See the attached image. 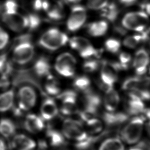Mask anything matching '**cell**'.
Listing matches in <instances>:
<instances>
[{"mask_svg":"<svg viewBox=\"0 0 150 150\" xmlns=\"http://www.w3.org/2000/svg\"><path fill=\"white\" fill-rule=\"evenodd\" d=\"M146 122L141 115L134 116L124 124L120 131V137L127 146L140 142L145 131Z\"/></svg>","mask_w":150,"mask_h":150,"instance_id":"6da1fadb","label":"cell"},{"mask_svg":"<svg viewBox=\"0 0 150 150\" xmlns=\"http://www.w3.org/2000/svg\"><path fill=\"white\" fill-rule=\"evenodd\" d=\"M61 131L67 142L74 145L83 142L90 136L86 132L83 122L72 118L64 120Z\"/></svg>","mask_w":150,"mask_h":150,"instance_id":"7a4b0ae2","label":"cell"},{"mask_svg":"<svg viewBox=\"0 0 150 150\" xmlns=\"http://www.w3.org/2000/svg\"><path fill=\"white\" fill-rule=\"evenodd\" d=\"M16 98L17 105L14 108V113L17 116H20L25 112L28 111L35 107L37 103V92L31 86L23 85L18 88Z\"/></svg>","mask_w":150,"mask_h":150,"instance_id":"3957f363","label":"cell"},{"mask_svg":"<svg viewBox=\"0 0 150 150\" xmlns=\"http://www.w3.org/2000/svg\"><path fill=\"white\" fill-rule=\"evenodd\" d=\"M69 40V38L66 33L59 29L51 28L41 35L38 44L47 50L54 51L64 47Z\"/></svg>","mask_w":150,"mask_h":150,"instance_id":"277c9868","label":"cell"},{"mask_svg":"<svg viewBox=\"0 0 150 150\" xmlns=\"http://www.w3.org/2000/svg\"><path fill=\"white\" fill-rule=\"evenodd\" d=\"M149 16L144 11L129 12L122 19V26L125 30L142 33L148 27Z\"/></svg>","mask_w":150,"mask_h":150,"instance_id":"5b68a950","label":"cell"},{"mask_svg":"<svg viewBox=\"0 0 150 150\" xmlns=\"http://www.w3.org/2000/svg\"><path fill=\"white\" fill-rule=\"evenodd\" d=\"M69 45L72 49L77 51L83 59H90L98 57L101 51L96 49L88 40L83 37H74L69 40Z\"/></svg>","mask_w":150,"mask_h":150,"instance_id":"8992f818","label":"cell"},{"mask_svg":"<svg viewBox=\"0 0 150 150\" xmlns=\"http://www.w3.org/2000/svg\"><path fill=\"white\" fill-rule=\"evenodd\" d=\"M35 52V47L31 41L16 43L12 51V61L17 65H26L32 60Z\"/></svg>","mask_w":150,"mask_h":150,"instance_id":"52a82bcc","label":"cell"},{"mask_svg":"<svg viewBox=\"0 0 150 150\" xmlns=\"http://www.w3.org/2000/svg\"><path fill=\"white\" fill-rule=\"evenodd\" d=\"M76 60L70 53H62L57 57L54 68L59 75L65 77L73 76L76 71Z\"/></svg>","mask_w":150,"mask_h":150,"instance_id":"ba28073f","label":"cell"},{"mask_svg":"<svg viewBox=\"0 0 150 150\" xmlns=\"http://www.w3.org/2000/svg\"><path fill=\"white\" fill-rule=\"evenodd\" d=\"M100 70V81L101 87L103 89H107L113 87L118 81V73L119 70L116 62L101 61Z\"/></svg>","mask_w":150,"mask_h":150,"instance_id":"9c48e42d","label":"cell"},{"mask_svg":"<svg viewBox=\"0 0 150 150\" xmlns=\"http://www.w3.org/2000/svg\"><path fill=\"white\" fill-rule=\"evenodd\" d=\"M57 100L61 102L60 112L63 115L70 116L76 114L77 111V94L76 92L67 90L61 92L57 96Z\"/></svg>","mask_w":150,"mask_h":150,"instance_id":"30bf717a","label":"cell"},{"mask_svg":"<svg viewBox=\"0 0 150 150\" xmlns=\"http://www.w3.org/2000/svg\"><path fill=\"white\" fill-rule=\"evenodd\" d=\"M132 63L136 75H146L150 66V55L148 51L144 48L138 49L132 59Z\"/></svg>","mask_w":150,"mask_h":150,"instance_id":"8fae6325","label":"cell"},{"mask_svg":"<svg viewBox=\"0 0 150 150\" xmlns=\"http://www.w3.org/2000/svg\"><path fill=\"white\" fill-rule=\"evenodd\" d=\"M87 17V11L83 6L81 5L73 6L67 20L68 30L72 33L79 30L85 24Z\"/></svg>","mask_w":150,"mask_h":150,"instance_id":"7c38bea8","label":"cell"},{"mask_svg":"<svg viewBox=\"0 0 150 150\" xmlns=\"http://www.w3.org/2000/svg\"><path fill=\"white\" fill-rule=\"evenodd\" d=\"M2 18L8 28L14 32L20 33L28 29V19L27 16H24L17 12L12 14L4 13Z\"/></svg>","mask_w":150,"mask_h":150,"instance_id":"4fadbf2b","label":"cell"},{"mask_svg":"<svg viewBox=\"0 0 150 150\" xmlns=\"http://www.w3.org/2000/svg\"><path fill=\"white\" fill-rule=\"evenodd\" d=\"M11 146L13 150H37L38 142L28 134L16 133L11 139Z\"/></svg>","mask_w":150,"mask_h":150,"instance_id":"5bb4252c","label":"cell"},{"mask_svg":"<svg viewBox=\"0 0 150 150\" xmlns=\"http://www.w3.org/2000/svg\"><path fill=\"white\" fill-rule=\"evenodd\" d=\"M67 141L61 131L48 128L46 132V138L43 140V144L48 150L65 147Z\"/></svg>","mask_w":150,"mask_h":150,"instance_id":"9a60e30c","label":"cell"},{"mask_svg":"<svg viewBox=\"0 0 150 150\" xmlns=\"http://www.w3.org/2000/svg\"><path fill=\"white\" fill-rule=\"evenodd\" d=\"M23 127L30 134H39L45 129V120L35 114H29L25 118Z\"/></svg>","mask_w":150,"mask_h":150,"instance_id":"2e32d148","label":"cell"},{"mask_svg":"<svg viewBox=\"0 0 150 150\" xmlns=\"http://www.w3.org/2000/svg\"><path fill=\"white\" fill-rule=\"evenodd\" d=\"M126 111L129 115H141L146 109L144 101L137 96L131 93H128V98L126 105Z\"/></svg>","mask_w":150,"mask_h":150,"instance_id":"e0dca14e","label":"cell"},{"mask_svg":"<svg viewBox=\"0 0 150 150\" xmlns=\"http://www.w3.org/2000/svg\"><path fill=\"white\" fill-rule=\"evenodd\" d=\"M129 115L123 112H105L103 115L105 125L111 127L124 125L129 120Z\"/></svg>","mask_w":150,"mask_h":150,"instance_id":"ac0fdd59","label":"cell"},{"mask_svg":"<svg viewBox=\"0 0 150 150\" xmlns=\"http://www.w3.org/2000/svg\"><path fill=\"white\" fill-rule=\"evenodd\" d=\"M50 62L46 56L39 57L35 61L33 67V71L34 75L37 77H47L51 74Z\"/></svg>","mask_w":150,"mask_h":150,"instance_id":"d6986e66","label":"cell"},{"mask_svg":"<svg viewBox=\"0 0 150 150\" xmlns=\"http://www.w3.org/2000/svg\"><path fill=\"white\" fill-rule=\"evenodd\" d=\"M41 116L45 121H50L58 114L59 109L54 100L47 98L41 105Z\"/></svg>","mask_w":150,"mask_h":150,"instance_id":"ffe728a7","label":"cell"},{"mask_svg":"<svg viewBox=\"0 0 150 150\" xmlns=\"http://www.w3.org/2000/svg\"><path fill=\"white\" fill-rule=\"evenodd\" d=\"M127 146L119 136H110L101 140L96 150H127Z\"/></svg>","mask_w":150,"mask_h":150,"instance_id":"44dd1931","label":"cell"},{"mask_svg":"<svg viewBox=\"0 0 150 150\" xmlns=\"http://www.w3.org/2000/svg\"><path fill=\"white\" fill-rule=\"evenodd\" d=\"M120 100L119 94L113 87L105 90L103 98V105L107 111H115L120 105Z\"/></svg>","mask_w":150,"mask_h":150,"instance_id":"7402d4cb","label":"cell"},{"mask_svg":"<svg viewBox=\"0 0 150 150\" xmlns=\"http://www.w3.org/2000/svg\"><path fill=\"white\" fill-rule=\"evenodd\" d=\"M86 131L89 136L96 137L103 132L105 124L98 118L93 117L85 122Z\"/></svg>","mask_w":150,"mask_h":150,"instance_id":"603a6c76","label":"cell"},{"mask_svg":"<svg viewBox=\"0 0 150 150\" xmlns=\"http://www.w3.org/2000/svg\"><path fill=\"white\" fill-rule=\"evenodd\" d=\"M16 133V126L14 122L8 118L0 120V136L7 139H11Z\"/></svg>","mask_w":150,"mask_h":150,"instance_id":"cb8c5ba5","label":"cell"},{"mask_svg":"<svg viewBox=\"0 0 150 150\" xmlns=\"http://www.w3.org/2000/svg\"><path fill=\"white\" fill-rule=\"evenodd\" d=\"M16 99L14 90L11 89L0 94V113L6 112L13 107Z\"/></svg>","mask_w":150,"mask_h":150,"instance_id":"d4e9b609","label":"cell"},{"mask_svg":"<svg viewBox=\"0 0 150 150\" xmlns=\"http://www.w3.org/2000/svg\"><path fill=\"white\" fill-rule=\"evenodd\" d=\"M108 27V23L107 21H100L88 25L87 26V31L92 37H101L107 33Z\"/></svg>","mask_w":150,"mask_h":150,"instance_id":"484cf974","label":"cell"},{"mask_svg":"<svg viewBox=\"0 0 150 150\" xmlns=\"http://www.w3.org/2000/svg\"><path fill=\"white\" fill-rule=\"evenodd\" d=\"M46 78L47 81L44 86L45 92L49 96H58L61 92V85L59 81L51 74Z\"/></svg>","mask_w":150,"mask_h":150,"instance_id":"4316f807","label":"cell"},{"mask_svg":"<svg viewBox=\"0 0 150 150\" xmlns=\"http://www.w3.org/2000/svg\"><path fill=\"white\" fill-rule=\"evenodd\" d=\"M73 86L78 91L85 93L91 90V81L86 75H79L74 79Z\"/></svg>","mask_w":150,"mask_h":150,"instance_id":"83f0119b","label":"cell"},{"mask_svg":"<svg viewBox=\"0 0 150 150\" xmlns=\"http://www.w3.org/2000/svg\"><path fill=\"white\" fill-rule=\"evenodd\" d=\"M146 42L141 33L129 35L124 39L122 44L125 47L131 49H135L142 43Z\"/></svg>","mask_w":150,"mask_h":150,"instance_id":"f1b7e54d","label":"cell"},{"mask_svg":"<svg viewBox=\"0 0 150 150\" xmlns=\"http://www.w3.org/2000/svg\"><path fill=\"white\" fill-rule=\"evenodd\" d=\"M119 14V10L115 4L113 3L108 4L103 9L101 16L106 18L111 22H113L116 20Z\"/></svg>","mask_w":150,"mask_h":150,"instance_id":"f546056e","label":"cell"},{"mask_svg":"<svg viewBox=\"0 0 150 150\" xmlns=\"http://www.w3.org/2000/svg\"><path fill=\"white\" fill-rule=\"evenodd\" d=\"M13 71L12 63L8 59L7 55L4 53L0 55V74L10 75Z\"/></svg>","mask_w":150,"mask_h":150,"instance_id":"4dcf8cb0","label":"cell"},{"mask_svg":"<svg viewBox=\"0 0 150 150\" xmlns=\"http://www.w3.org/2000/svg\"><path fill=\"white\" fill-rule=\"evenodd\" d=\"M122 44L120 41L116 38H109L104 43V47L108 52L112 54H117L120 52Z\"/></svg>","mask_w":150,"mask_h":150,"instance_id":"1f68e13d","label":"cell"},{"mask_svg":"<svg viewBox=\"0 0 150 150\" xmlns=\"http://www.w3.org/2000/svg\"><path fill=\"white\" fill-rule=\"evenodd\" d=\"M119 61L117 62L120 71H125L129 69L131 63L132 62V57L130 53L122 52L118 57Z\"/></svg>","mask_w":150,"mask_h":150,"instance_id":"d6a6232c","label":"cell"},{"mask_svg":"<svg viewBox=\"0 0 150 150\" xmlns=\"http://www.w3.org/2000/svg\"><path fill=\"white\" fill-rule=\"evenodd\" d=\"M101 62L96 59H87L83 63V69L88 73H94L98 70L101 66Z\"/></svg>","mask_w":150,"mask_h":150,"instance_id":"836d02e7","label":"cell"},{"mask_svg":"<svg viewBox=\"0 0 150 150\" xmlns=\"http://www.w3.org/2000/svg\"><path fill=\"white\" fill-rule=\"evenodd\" d=\"M28 29L29 31L37 30L41 25L42 21L40 16L36 14L31 13L28 16Z\"/></svg>","mask_w":150,"mask_h":150,"instance_id":"e575fe53","label":"cell"},{"mask_svg":"<svg viewBox=\"0 0 150 150\" xmlns=\"http://www.w3.org/2000/svg\"><path fill=\"white\" fill-rule=\"evenodd\" d=\"M48 11V16L51 20L54 21H59L62 19L64 17L62 9L60 6H55L53 8H49Z\"/></svg>","mask_w":150,"mask_h":150,"instance_id":"d590c367","label":"cell"},{"mask_svg":"<svg viewBox=\"0 0 150 150\" xmlns=\"http://www.w3.org/2000/svg\"><path fill=\"white\" fill-rule=\"evenodd\" d=\"M109 0H88L87 6L91 10L103 9L107 5Z\"/></svg>","mask_w":150,"mask_h":150,"instance_id":"8d00e7d4","label":"cell"},{"mask_svg":"<svg viewBox=\"0 0 150 150\" xmlns=\"http://www.w3.org/2000/svg\"><path fill=\"white\" fill-rule=\"evenodd\" d=\"M5 12L6 14H12L17 12L18 4L14 0H7L4 5Z\"/></svg>","mask_w":150,"mask_h":150,"instance_id":"74e56055","label":"cell"},{"mask_svg":"<svg viewBox=\"0 0 150 150\" xmlns=\"http://www.w3.org/2000/svg\"><path fill=\"white\" fill-rule=\"evenodd\" d=\"M9 42V36L8 33L0 28V50L4 49Z\"/></svg>","mask_w":150,"mask_h":150,"instance_id":"f35d334b","label":"cell"},{"mask_svg":"<svg viewBox=\"0 0 150 150\" xmlns=\"http://www.w3.org/2000/svg\"><path fill=\"white\" fill-rule=\"evenodd\" d=\"M10 75H1L0 77V90L3 91H6L8 90L9 87L11 80L10 79Z\"/></svg>","mask_w":150,"mask_h":150,"instance_id":"ab89813d","label":"cell"},{"mask_svg":"<svg viewBox=\"0 0 150 150\" xmlns=\"http://www.w3.org/2000/svg\"><path fill=\"white\" fill-rule=\"evenodd\" d=\"M43 0H34L33 7L35 10L39 11L43 10Z\"/></svg>","mask_w":150,"mask_h":150,"instance_id":"60d3db41","label":"cell"},{"mask_svg":"<svg viewBox=\"0 0 150 150\" xmlns=\"http://www.w3.org/2000/svg\"><path fill=\"white\" fill-rule=\"evenodd\" d=\"M142 11L150 16V2H144L140 5Z\"/></svg>","mask_w":150,"mask_h":150,"instance_id":"b9f144b4","label":"cell"},{"mask_svg":"<svg viewBox=\"0 0 150 150\" xmlns=\"http://www.w3.org/2000/svg\"><path fill=\"white\" fill-rule=\"evenodd\" d=\"M0 150H8V145L6 139L0 136Z\"/></svg>","mask_w":150,"mask_h":150,"instance_id":"7bdbcfd3","label":"cell"},{"mask_svg":"<svg viewBox=\"0 0 150 150\" xmlns=\"http://www.w3.org/2000/svg\"><path fill=\"white\" fill-rule=\"evenodd\" d=\"M127 150H146V146H141V142L137 144L129 146V149Z\"/></svg>","mask_w":150,"mask_h":150,"instance_id":"ee69618b","label":"cell"},{"mask_svg":"<svg viewBox=\"0 0 150 150\" xmlns=\"http://www.w3.org/2000/svg\"><path fill=\"white\" fill-rule=\"evenodd\" d=\"M120 1L124 6H129L135 4L137 0H120Z\"/></svg>","mask_w":150,"mask_h":150,"instance_id":"f6af8a7d","label":"cell"},{"mask_svg":"<svg viewBox=\"0 0 150 150\" xmlns=\"http://www.w3.org/2000/svg\"><path fill=\"white\" fill-rule=\"evenodd\" d=\"M144 132L146 133L147 136L150 139V120L147 121L145 124V131Z\"/></svg>","mask_w":150,"mask_h":150,"instance_id":"bcb514c9","label":"cell"},{"mask_svg":"<svg viewBox=\"0 0 150 150\" xmlns=\"http://www.w3.org/2000/svg\"><path fill=\"white\" fill-rule=\"evenodd\" d=\"M49 150H67V149L65 148V147H63V148H61L58 149H50Z\"/></svg>","mask_w":150,"mask_h":150,"instance_id":"7dc6e473","label":"cell"},{"mask_svg":"<svg viewBox=\"0 0 150 150\" xmlns=\"http://www.w3.org/2000/svg\"><path fill=\"white\" fill-rule=\"evenodd\" d=\"M81 0H67V1L69 2H71V3H76V2H78L80 1Z\"/></svg>","mask_w":150,"mask_h":150,"instance_id":"c3c4849f","label":"cell"},{"mask_svg":"<svg viewBox=\"0 0 150 150\" xmlns=\"http://www.w3.org/2000/svg\"><path fill=\"white\" fill-rule=\"evenodd\" d=\"M1 11H2V6H1V5L0 4V13L1 12Z\"/></svg>","mask_w":150,"mask_h":150,"instance_id":"681fc988","label":"cell"},{"mask_svg":"<svg viewBox=\"0 0 150 150\" xmlns=\"http://www.w3.org/2000/svg\"><path fill=\"white\" fill-rule=\"evenodd\" d=\"M149 41H150V43H149V46H150V40Z\"/></svg>","mask_w":150,"mask_h":150,"instance_id":"f907efd6","label":"cell"},{"mask_svg":"<svg viewBox=\"0 0 150 150\" xmlns=\"http://www.w3.org/2000/svg\"><path fill=\"white\" fill-rule=\"evenodd\" d=\"M150 70V68H149V70Z\"/></svg>","mask_w":150,"mask_h":150,"instance_id":"816d5d0a","label":"cell"},{"mask_svg":"<svg viewBox=\"0 0 150 150\" xmlns=\"http://www.w3.org/2000/svg\"></svg>","mask_w":150,"mask_h":150,"instance_id":"f5cc1de1","label":"cell"},{"mask_svg":"<svg viewBox=\"0 0 150 150\" xmlns=\"http://www.w3.org/2000/svg\"></svg>","mask_w":150,"mask_h":150,"instance_id":"db71d44e","label":"cell"}]
</instances>
